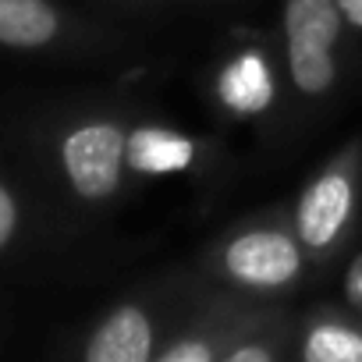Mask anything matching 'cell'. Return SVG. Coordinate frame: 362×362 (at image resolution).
<instances>
[{"label":"cell","mask_w":362,"mask_h":362,"mask_svg":"<svg viewBox=\"0 0 362 362\" xmlns=\"http://www.w3.org/2000/svg\"><path fill=\"white\" fill-rule=\"evenodd\" d=\"M210 274L242 295L274 298L291 288L309 270V252L295 235L291 214H267L238 224L210 249Z\"/></svg>","instance_id":"1"},{"label":"cell","mask_w":362,"mask_h":362,"mask_svg":"<svg viewBox=\"0 0 362 362\" xmlns=\"http://www.w3.org/2000/svg\"><path fill=\"white\" fill-rule=\"evenodd\" d=\"M358 189H362V135L344 142L316 167V174L302 185L291 206V224L309 259L323 263L344 245L358 214Z\"/></svg>","instance_id":"2"},{"label":"cell","mask_w":362,"mask_h":362,"mask_svg":"<svg viewBox=\"0 0 362 362\" xmlns=\"http://www.w3.org/2000/svg\"><path fill=\"white\" fill-rule=\"evenodd\" d=\"M284 64L298 96L320 100L337 86V43L344 33V15L337 0H284Z\"/></svg>","instance_id":"3"},{"label":"cell","mask_w":362,"mask_h":362,"mask_svg":"<svg viewBox=\"0 0 362 362\" xmlns=\"http://www.w3.org/2000/svg\"><path fill=\"white\" fill-rule=\"evenodd\" d=\"M128 132L132 128L117 117H86L61 135V170L82 203H107L121 192Z\"/></svg>","instance_id":"4"},{"label":"cell","mask_w":362,"mask_h":362,"mask_svg":"<svg viewBox=\"0 0 362 362\" xmlns=\"http://www.w3.org/2000/svg\"><path fill=\"white\" fill-rule=\"evenodd\" d=\"M274 309L277 305L263 298L228 288L224 295H214L181 330H174L153 362H221L228 348L252 327H259Z\"/></svg>","instance_id":"5"},{"label":"cell","mask_w":362,"mask_h":362,"mask_svg":"<svg viewBox=\"0 0 362 362\" xmlns=\"http://www.w3.org/2000/svg\"><path fill=\"white\" fill-rule=\"evenodd\" d=\"M163 348V320L156 302H121L114 305L86 341L82 362H153Z\"/></svg>","instance_id":"6"},{"label":"cell","mask_w":362,"mask_h":362,"mask_svg":"<svg viewBox=\"0 0 362 362\" xmlns=\"http://www.w3.org/2000/svg\"><path fill=\"white\" fill-rule=\"evenodd\" d=\"M295 362H362V316L334 305L313 309L295 330Z\"/></svg>","instance_id":"7"},{"label":"cell","mask_w":362,"mask_h":362,"mask_svg":"<svg viewBox=\"0 0 362 362\" xmlns=\"http://www.w3.org/2000/svg\"><path fill=\"white\" fill-rule=\"evenodd\" d=\"M217 100L224 110H231L238 117H252V114H263L274 107V100H277L274 64L263 47L238 50L235 57L224 61V68L217 75Z\"/></svg>","instance_id":"8"},{"label":"cell","mask_w":362,"mask_h":362,"mask_svg":"<svg viewBox=\"0 0 362 362\" xmlns=\"http://www.w3.org/2000/svg\"><path fill=\"white\" fill-rule=\"evenodd\" d=\"M203 146L199 139L174 132L163 124H139L128 132V170L160 177V174H185L199 167Z\"/></svg>","instance_id":"9"},{"label":"cell","mask_w":362,"mask_h":362,"mask_svg":"<svg viewBox=\"0 0 362 362\" xmlns=\"http://www.w3.org/2000/svg\"><path fill=\"white\" fill-rule=\"evenodd\" d=\"M64 18L50 0H0V47L40 50L61 40Z\"/></svg>","instance_id":"10"},{"label":"cell","mask_w":362,"mask_h":362,"mask_svg":"<svg viewBox=\"0 0 362 362\" xmlns=\"http://www.w3.org/2000/svg\"><path fill=\"white\" fill-rule=\"evenodd\" d=\"M288 351H295V330L291 320L281 309H274L259 327L238 337L221 362H284Z\"/></svg>","instance_id":"11"},{"label":"cell","mask_w":362,"mask_h":362,"mask_svg":"<svg viewBox=\"0 0 362 362\" xmlns=\"http://www.w3.org/2000/svg\"><path fill=\"white\" fill-rule=\"evenodd\" d=\"M18 231V199L11 196V189L0 181V249H4Z\"/></svg>","instance_id":"12"},{"label":"cell","mask_w":362,"mask_h":362,"mask_svg":"<svg viewBox=\"0 0 362 362\" xmlns=\"http://www.w3.org/2000/svg\"><path fill=\"white\" fill-rule=\"evenodd\" d=\"M344 295H348V305L362 316V252L344 270Z\"/></svg>","instance_id":"13"},{"label":"cell","mask_w":362,"mask_h":362,"mask_svg":"<svg viewBox=\"0 0 362 362\" xmlns=\"http://www.w3.org/2000/svg\"><path fill=\"white\" fill-rule=\"evenodd\" d=\"M337 8H341L344 22H348L355 33H362V0H337Z\"/></svg>","instance_id":"14"}]
</instances>
